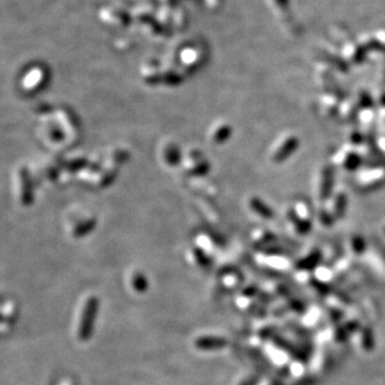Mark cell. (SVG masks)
Returning a JSON list of instances; mask_svg holds the SVG:
<instances>
[{"instance_id": "6da1fadb", "label": "cell", "mask_w": 385, "mask_h": 385, "mask_svg": "<svg viewBox=\"0 0 385 385\" xmlns=\"http://www.w3.org/2000/svg\"><path fill=\"white\" fill-rule=\"evenodd\" d=\"M97 300L94 297L89 298L85 303L80 322V329H78V336L82 340H86L90 337L93 321L97 311Z\"/></svg>"}, {"instance_id": "7a4b0ae2", "label": "cell", "mask_w": 385, "mask_h": 385, "mask_svg": "<svg viewBox=\"0 0 385 385\" xmlns=\"http://www.w3.org/2000/svg\"><path fill=\"white\" fill-rule=\"evenodd\" d=\"M19 198L23 203H28L31 198L30 195V184H29L28 176L25 170L19 172Z\"/></svg>"}, {"instance_id": "3957f363", "label": "cell", "mask_w": 385, "mask_h": 385, "mask_svg": "<svg viewBox=\"0 0 385 385\" xmlns=\"http://www.w3.org/2000/svg\"><path fill=\"white\" fill-rule=\"evenodd\" d=\"M132 286H133V288L138 292H143L147 288V282L141 273H136L133 276Z\"/></svg>"}, {"instance_id": "277c9868", "label": "cell", "mask_w": 385, "mask_h": 385, "mask_svg": "<svg viewBox=\"0 0 385 385\" xmlns=\"http://www.w3.org/2000/svg\"><path fill=\"white\" fill-rule=\"evenodd\" d=\"M252 206H253V209L257 213H259V215H261L262 217H264V219H269V217L271 216L270 210L268 208H266V206H263V204L259 200H255L252 203Z\"/></svg>"}, {"instance_id": "5b68a950", "label": "cell", "mask_w": 385, "mask_h": 385, "mask_svg": "<svg viewBox=\"0 0 385 385\" xmlns=\"http://www.w3.org/2000/svg\"><path fill=\"white\" fill-rule=\"evenodd\" d=\"M14 307H13V305L11 304V303H7L5 306H4V309H3V313H4V316H5V318L6 317H8V316H9V317H11V314L13 313V309Z\"/></svg>"}, {"instance_id": "8992f818", "label": "cell", "mask_w": 385, "mask_h": 385, "mask_svg": "<svg viewBox=\"0 0 385 385\" xmlns=\"http://www.w3.org/2000/svg\"><path fill=\"white\" fill-rule=\"evenodd\" d=\"M61 385H72V383H71V381L65 380V381H63V382L61 383Z\"/></svg>"}]
</instances>
